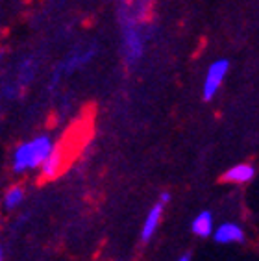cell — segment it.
<instances>
[{"instance_id":"1","label":"cell","mask_w":259,"mask_h":261,"mask_svg":"<svg viewBox=\"0 0 259 261\" xmlns=\"http://www.w3.org/2000/svg\"><path fill=\"white\" fill-rule=\"evenodd\" d=\"M52 148H54V143L46 136H39L28 143H22L13 154V171L24 172L28 169L41 167Z\"/></svg>"},{"instance_id":"2","label":"cell","mask_w":259,"mask_h":261,"mask_svg":"<svg viewBox=\"0 0 259 261\" xmlns=\"http://www.w3.org/2000/svg\"><path fill=\"white\" fill-rule=\"evenodd\" d=\"M228 69H229L228 60H217L215 63L210 65L208 74H205V80H204V98L205 100H211V98L217 95L220 84H222V80L226 78Z\"/></svg>"},{"instance_id":"3","label":"cell","mask_w":259,"mask_h":261,"mask_svg":"<svg viewBox=\"0 0 259 261\" xmlns=\"http://www.w3.org/2000/svg\"><path fill=\"white\" fill-rule=\"evenodd\" d=\"M215 241L220 245H229V243H243L244 241V231L241 226L234 222H224L213 231Z\"/></svg>"},{"instance_id":"4","label":"cell","mask_w":259,"mask_h":261,"mask_svg":"<svg viewBox=\"0 0 259 261\" xmlns=\"http://www.w3.org/2000/svg\"><path fill=\"white\" fill-rule=\"evenodd\" d=\"M255 176V169L248 163H239V165L231 167L224 172V181H231V184H246Z\"/></svg>"},{"instance_id":"5","label":"cell","mask_w":259,"mask_h":261,"mask_svg":"<svg viewBox=\"0 0 259 261\" xmlns=\"http://www.w3.org/2000/svg\"><path fill=\"white\" fill-rule=\"evenodd\" d=\"M161 215H163V204L158 202V204L148 211L146 221H145V224H143V231H141V239H143V241H148L150 237L156 233V230L160 226Z\"/></svg>"},{"instance_id":"6","label":"cell","mask_w":259,"mask_h":261,"mask_svg":"<svg viewBox=\"0 0 259 261\" xmlns=\"http://www.w3.org/2000/svg\"><path fill=\"white\" fill-rule=\"evenodd\" d=\"M61 165H63V152H61V148L54 146V148L50 150L48 156H46V160L41 163L43 176H45V178H54V176H58Z\"/></svg>"},{"instance_id":"7","label":"cell","mask_w":259,"mask_h":261,"mask_svg":"<svg viewBox=\"0 0 259 261\" xmlns=\"http://www.w3.org/2000/svg\"><path fill=\"white\" fill-rule=\"evenodd\" d=\"M124 43H126L124 45L126 56H128L130 60H139L141 54H143V39H141L139 32L135 30V28L126 30Z\"/></svg>"},{"instance_id":"8","label":"cell","mask_w":259,"mask_h":261,"mask_svg":"<svg viewBox=\"0 0 259 261\" xmlns=\"http://www.w3.org/2000/svg\"><path fill=\"white\" fill-rule=\"evenodd\" d=\"M193 231L200 237H210L213 233V215L210 211H202V213L194 217Z\"/></svg>"},{"instance_id":"9","label":"cell","mask_w":259,"mask_h":261,"mask_svg":"<svg viewBox=\"0 0 259 261\" xmlns=\"http://www.w3.org/2000/svg\"><path fill=\"white\" fill-rule=\"evenodd\" d=\"M22 198H24V191H22L20 187H11L10 191L6 193V198H4L6 207L11 210V207L19 206L20 202H22Z\"/></svg>"},{"instance_id":"10","label":"cell","mask_w":259,"mask_h":261,"mask_svg":"<svg viewBox=\"0 0 259 261\" xmlns=\"http://www.w3.org/2000/svg\"><path fill=\"white\" fill-rule=\"evenodd\" d=\"M93 54H95V50H87V52H84V54H76L74 58H70L69 63L65 65V69H67V70H72L74 67L84 65V63H87V61H89L91 58H93Z\"/></svg>"},{"instance_id":"11","label":"cell","mask_w":259,"mask_h":261,"mask_svg":"<svg viewBox=\"0 0 259 261\" xmlns=\"http://www.w3.org/2000/svg\"><path fill=\"white\" fill-rule=\"evenodd\" d=\"M170 200V195L169 193H163V195H161V198H160V202L161 204H165V202H169Z\"/></svg>"},{"instance_id":"12","label":"cell","mask_w":259,"mask_h":261,"mask_svg":"<svg viewBox=\"0 0 259 261\" xmlns=\"http://www.w3.org/2000/svg\"><path fill=\"white\" fill-rule=\"evenodd\" d=\"M178 261H191V256L189 254H184V256H179Z\"/></svg>"},{"instance_id":"13","label":"cell","mask_w":259,"mask_h":261,"mask_svg":"<svg viewBox=\"0 0 259 261\" xmlns=\"http://www.w3.org/2000/svg\"><path fill=\"white\" fill-rule=\"evenodd\" d=\"M0 261H2V250H0Z\"/></svg>"}]
</instances>
